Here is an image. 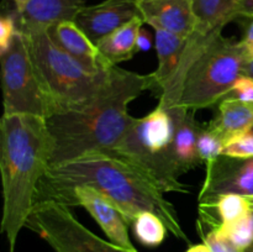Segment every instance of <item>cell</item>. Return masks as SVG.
Here are the masks:
<instances>
[{
  "instance_id": "8",
  "label": "cell",
  "mask_w": 253,
  "mask_h": 252,
  "mask_svg": "<svg viewBox=\"0 0 253 252\" xmlns=\"http://www.w3.org/2000/svg\"><path fill=\"white\" fill-rule=\"evenodd\" d=\"M26 226L37 232L54 252H138L103 240L86 229L69 207L53 199L37 202Z\"/></svg>"
},
{
  "instance_id": "38",
  "label": "cell",
  "mask_w": 253,
  "mask_h": 252,
  "mask_svg": "<svg viewBox=\"0 0 253 252\" xmlns=\"http://www.w3.org/2000/svg\"><path fill=\"white\" fill-rule=\"evenodd\" d=\"M136 1H137V2H140V1H143V0H136Z\"/></svg>"
},
{
  "instance_id": "9",
  "label": "cell",
  "mask_w": 253,
  "mask_h": 252,
  "mask_svg": "<svg viewBox=\"0 0 253 252\" xmlns=\"http://www.w3.org/2000/svg\"><path fill=\"white\" fill-rule=\"evenodd\" d=\"M241 1L242 0H194V30L185 40L184 49L175 73L158 95V105L161 108H169L188 69L215 40L221 36L224 27L239 17Z\"/></svg>"
},
{
  "instance_id": "6",
  "label": "cell",
  "mask_w": 253,
  "mask_h": 252,
  "mask_svg": "<svg viewBox=\"0 0 253 252\" xmlns=\"http://www.w3.org/2000/svg\"><path fill=\"white\" fill-rule=\"evenodd\" d=\"M247 59L241 41L221 35L192 64L168 109L194 111L211 108L232 93Z\"/></svg>"
},
{
  "instance_id": "33",
  "label": "cell",
  "mask_w": 253,
  "mask_h": 252,
  "mask_svg": "<svg viewBox=\"0 0 253 252\" xmlns=\"http://www.w3.org/2000/svg\"><path fill=\"white\" fill-rule=\"evenodd\" d=\"M31 1V0H14V4H15V11L16 12H21L22 10L26 7V5L29 4V2Z\"/></svg>"
},
{
  "instance_id": "30",
  "label": "cell",
  "mask_w": 253,
  "mask_h": 252,
  "mask_svg": "<svg viewBox=\"0 0 253 252\" xmlns=\"http://www.w3.org/2000/svg\"><path fill=\"white\" fill-rule=\"evenodd\" d=\"M240 16H253V0H242L239 9Z\"/></svg>"
},
{
  "instance_id": "27",
  "label": "cell",
  "mask_w": 253,
  "mask_h": 252,
  "mask_svg": "<svg viewBox=\"0 0 253 252\" xmlns=\"http://www.w3.org/2000/svg\"><path fill=\"white\" fill-rule=\"evenodd\" d=\"M232 93L245 101H253V78L241 76L235 83Z\"/></svg>"
},
{
  "instance_id": "19",
  "label": "cell",
  "mask_w": 253,
  "mask_h": 252,
  "mask_svg": "<svg viewBox=\"0 0 253 252\" xmlns=\"http://www.w3.org/2000/svg\"><path fill=\"white\" fill-rule=\"evenodd\" d=\"M143 24L142 17L136 16L96 43L106 66H119V63L128 61L138 52L137 37Z\"/></svg>"
},
{
  "instance_id": "24",
  "label": "cell",
  "mask_w": 253,
  "mask_h": 252,
  "mask_svg": "<svg viewBox=\"0 0 253 252\" xmlns=\"http://www.w3.org/2000/svg\"><path fill=\"white\" fill-rule=\"evenodd\" d=\"M222 156L230 158H239V160H247L253 158V135L251 132L244 133L225 145Z\"/></svg>"
},
{
  "instance_id": "7",
  "label": "cell",
  "mask_w": 253,
  "mask_h": 252,
  "mask_svg": "<svg viewBox=\"0 0 253 252\" xmlns=\"http://www.w3.org/2000/svg\"><path fill=\"white\" fill-rule=\"evenodd\" d=\"M1 59V85L4 95L2 115H36L47 119L51 114L48 99L37 73L29 40L19 30Z\"/></svg>"
},
{
  "instance_id": "11",
  "label": "cell",
  "mask_w": 253,
  "mask_h": 252,
  "mask_svg": "<svg viewBox=\"0 0 253 252\" xmlns=\"http://www.w3.org/2000/svg\"><path fill=\"white\" fill-rule=\"evenodd\" d=\"M205 179L200 189V205H208L224 194L253 197V158L239 160L220 156L205 165Z\"/></svg>"
},
{
  "instance_id": "21",
  "label": "cell",
  "mask_w": 253,
  "mask_h": 252,
  "mask_svg": "<svg viewBox=\"0 0 253 252\" xmlns=\"http://www.w3.org/2000/svg\"><path fill=\"white\" fill-rule=\"evenodd\" d=\"M135 236L143 246L157 247L165 241L167 226L158 215L151 211H142L135 217L132 224Z\"/></svg>"
},
{
  "instance_id": "5",
  "label": "cell",
  "mask_w": 253,
  "mask_h": 252,
  "mask_svg": "<svg viewBox=\"0 0 253 252\" xmlns=\"http://www.w3.org/2000/svg\"><path fill=\"white\" fill-rule=\"evenodd\" d=\"M25 35L29 40L42 88L48 99L49 116L88 103L108 78L111 67L99 72L89 71L59 48L52 41L48 31Z\"/></svg>"
},
{
  "instance_id": "26",
  "label": "cell",
  "mask_w": 253,
  "mask_h": 252,
  "mask_svg": "<svg viewBox=\"0 0 253 252\" xmlns=\"http://www.w3.org/2000/svg\"><path fill=\"white\" fill-rule=\"evenodd\" d=\"M19 31L15 12H9L0 17V52L5 51Z\"/></svg>"
},
{
  "instance_id": "37",
  "label": "cell",
  "mask_w": 253,
  "mask_h": 252,
  "mask_svg": "<svg viewBox=\"0 0 253 252\" xmlns=\"http://www.w3.org/2000/svg\"><path fill=\"white\" fill-rule=\"evenodd\" d=\"M250 132H251V133H252V135H253V127L251 128V131H250Z\"/></svg>"
},
{
  "instance_id": "25",
  "label": "cell",
  "mask_w": 253,
  "mask_h": 252,
  "mask_svg": "<svg viewBox=\"0 0 253 252\" xmlns=\"http://www.w3.org/2000/svg\"><path fill=\"white\" fill-rule=\"evenodd\" d=\"M203 239H204V244L209 247L211 252H246L239 249L229 237L225 236L216 227L205 230V232H203Z\"/></svg>"
},
{
  "instance_id": "20",
  "label": "cell",
  "mask_w": 253,
  "mask_h": 252,
  "mask_svg": "<svg viewBox=\"0 0 253 252\" xmlns=\"http://www.w3.org/2000/svg\"><path fill=\"white\" fill-rule=\"evenodd\" d=\"M199 209L211 210L216 212V225L230 224L251 212V204L247 197L240 194H224L217 197L212 203L208 205H200Z\"/></svg>"
},
{
  "instance_id": "2",
  "label": "cell",
  "mask_w": 253,
  "mask_h": 252,
  "mask_svg": "<svg viewBox=\"0 0 253 252\" xmlns=\"http://www.w3.org/2000/svg\"><path fill=\"white\" fill-rule=\"evenodd\" d=\"M83 185L103 194L118 208L128 225L140 212H155L173 236L189 242L177 210L166 199L165 193L135 166L109 153H94L49 167L41 182L37 202L56 199Z\"/></svg>"
},
{
  "instance_id": "35",
  "label": "cell",
  "mask_w": 253,
  "mask_h": 252,
  "mask_svg": "<svg viewBox=\"0 0 253 252\" xmlns=\"http://www.w3.org/2000/svg\"><path fill=\"white\" fill-rule=\"evenodd\" d=\"M251 221H252V227H253V209L251 210Z\"/></svg>"
},
{
  "instance_id": "18",
  "label": "cell",
  "mask_w": 253,
  "mask_h": 252,
  "mask_svg": "<svg viewBox=\"0 0 253 252\" xmlns=\"http://www.w3.org/2000/svg\"><path fill=\"white\" fill-rule=\"evenodd\" d=\"M155 30V46L158 64L156 71L152 72L151 76L153 79L152 90L160 95L166 85L169 83L173 74L175 73L187 39L166 30Z\"/></svg>"
},
{
  "instance_id": "1",
  "label": "cell",
  "mask_w": 253,
  "mask_h": 252,
  "mask_svg": "<svg viewBox=\"0 0 253 252\" xmlns=\"http://www.w3.org/2000/svg\"><path fill=\"white\" fill-rule=\"evenodd\" d=\"M152 89L151 74L111 67L106 81L88 103L46 119L52 140L49 167L115 147L135 119L128 114L130 103Z\"/></svg>"
},
{
  "instance_id": "4",
  "label": "cell",
  "mask_w": 253,
  "mask_h": 252,
  "mask_svg": "<svg viewBox=\"0 0 253 252\" xmlns=\"http://www.w3.org/2000/svg\"><path fill=\"white\" fill-rule=\"evenodd\" d=\"M174 120L170 110L157 105L143 118H135L123 140L109 153L126 161L145 173L163 193L187 194L189 188L180 182L173 160Z\"/></svg>"
},
{
  "instance_id": "29",
  "label": "cell",
  "mask_w": 253,
  "mask_h": 252,
  "mask_svg": "<svg viewBox=\"0 0 253 252\" xmlns=\"http://www.w3.org/2000/svg\"><path fill=\"white\" fill-rule=\"evenodd\" d=\"M151 47H152V39H151V35L148 34L146 30L141 29L137 37V51H148Z\"/></svg>"
},
{
  "instance_id": "12",
  "label": "cell",
  "mask_w": 253,
  "mask_h": 252,
  "mask_svg": "<svg viewBox=\"0 0 253 252\" xmlns=\"http://www.w3.org/2000/svg\"><path fill=\"white\" fill-rule=\"evenodd\" d=\"M136 16H141L136 0H104L99 4L84 6L74 22L96 44Z\"/></svg>"
},
{
  "instance_id": "36",
  "label": "cell",
  "mask_w": 253,
  "mask_h": 252,
  "mask_svg": "<svg viewBox=\"0 0 253 252\" xmlns=\"http://www.w3.org/2000/svg\"><path fill=\"white\" fill-rule=\"evenodd\" d=\"M246 252H253V246L250 247L249 250H246Z\"/></svg>"
},
{
  "instance_id": "17",
  "label": "cell",
  "mask_w": 253,
  "mask_h": 252,
  "mask_svg": "<svg viewBox=\"0 0 253 252\" xmlns=\"http://www.w3.org/2000/svg\"><path fill=\"white\" fill-rule=\"evenodd\" d=\"M208 127L216 133L224 145L232 138L244 135L253 127V101H245L236 96L222 99L215 118Z\"/></svg>"
},
{
  "instance_id": "31",
  "label": "cell",
  "mask_w": 253,
  "mask_h": 252,
  "mask_svg": "<svg viewBox=\"0 0 253 252\" xmlns=\"http://www.w3.org/2000/svg\"><path fill=\"white\" fill-rule=\"evenodd\" d=\"M241 76L251 77V78H253V58H247L246 59L244 67H242Z\"/></svg>"
},
{
  "instance_id": "28",
  "label": "cell",
  "mask_w": 253,
  "mask_h": 252,
  "mask_svg": "<svg viewBox=\"0 0 253 252\" xmlns=\"http://www.w3.org/2000/svg\"><path fill=\"white\" fill-rule=\"evenodd\" d=\"M245 19V32L241 43L246 51L247 58H253V16H240Z\"/></svg>"
},
{
  "instance_id": "14",
  "label": "cell",
  "mask_w": 253,
  "mask_h": 252,
  "mask_svg": "<svg viewBox=\"0 0 253 252\" xmlns=\"http://www.w3.org/2000/svg\"><path fill=\"white\" fill-rule=\"evenodd\" d=\"M84 0H31L21 12L15 11L17 27L24 34L47 31L62 21H74Z\"/></svg>"
},
{
  "instance_id": "32",
  "label": "cell",
  "mask_w": 253,
  "mask_h": 252,
  "mask_svg": "<svg viewBox=\"0 0 253 252\" xmlns=\"http://www.w3.org/2000/svg\"><path fill=\"white\" fill-rule=\"evenodd\" d=\"M185 252H211V251H210V249L205 244H200V245H193V246H190Z\"/></svg>"
},
{
  "instance_id": "34",
  "label": "cell",
  "mask_w": 253,
  "mask_h": 252,
  "mask_svg": "<svg viewBox=\"0 0 253 252\" xmlns=\"http://www.w3.org/2000/svg\"><path fill=\"white\" fill-rule=\"evenodd\" d=\"M250 200V204H251V209H253V197H247Z\"/></svg>"
},
{
  "instance_id": "3",
  "label": "cell",
  "mask_w": 253,
  "mask_h": 252,
  "mask_svg": "<svg viewBox=\"0 0 253 252\" xmlns=\"http://www.w3.org/2000/svg\"><path fill=\"white\" fill-rule=\"evenodd\" d=\"M52 140L47 121L36 115H2L0 173L2 183L1 232L14 252L17 237L34 210L40 187L51 166Z\"/></svg>"
},
{
  "instance_id": "22",
  "label": "cell",
  "mask_w": 253,
  "mask_h": 252,
  "mask_svg": "<svg viewBox=\"0 0 253 252\" xmlns=\"http://www.w3.org/2000/svg\"><path fill=\"white\" fill-rule=\"evenodd\" d=\"M216 227L226 237H229L239 249L249 250L253 246V227L251 221V212L241 219L230 224H220Z\"/></svg>"
},
{
  "instance_id": "13",
  "label": "cell",
  "mask_w": 253,
  "mask_h": 252,
  "mask_svg": "<svg viewBox=\"0 0 253 252\" xmlns=\"http://www.w3.org/2000/svg\"><path fill=\"white\" fill-rule=\"evenodd\" d=\"M194 0H143L137 2L145 24L187 39L194 30Z\"/></svg>"
},
{
  "instance_id": "15",
  "label": "cell",
  "mask_w": 253,
  "mask_h": 252,
  "mask_svg": "<svg viewBox=\"0 0 253 252\" xmlns=\"http://www.w3.org/2000/svg\"><path fill=\"white\" fill-rule=\"evenodd\" d=\"M52 41L66 53L83 64L89 71L99 72L113 66H106L96 44L74 21H62L49 27Z\"/></svg>"
},
{
  "instance_id": "10",
  "label": "cell",
  "mask_w": 253,
  "mask_h": 252,
  "mask_svg": "<svg viewBox=\"0 0 253 252\" xmlns=\"http://www.w3.org/2000/svg\"><path fill=\"white\" fill-rule=\"evenodd\" d=\"M56 202L67 207H82L98 222L110 242L128 250L137 251L131 242L127 231V221L118 208L111 204L103 194L90 187H76L57 197Z\"/></svg>"
},
{
  "instance_id": "23",
  "label": "cell",
  "mask_w": 253,
  "mask_h": 252,
  "mask_svg": "<svg viewBox=\"0 0 253 252\" xmlns=\"http://www.w3.org/2000/svg\"><path fill=\"white\" fill-rule=\"evenodd\" d=\"M198 153L203 163H210L222 156L224 142L209 127H203L198 136Z\"/></svg>"
},
{
  "instance_id": "16",
  "label": "cell",
  "mask_w": 253,
  "mask_h": 252,
  "mask_svg": "<svg viewBox=\"0 0 253 252\" xmlns=\"http://www.w3.org/2000/svg\"><path fill=\"white\" fill-rule=\"evenodd\" d=\"M170 110L174 120V138H173V160L180 175L202 165L198 153V136L203 126L195 119L194 111L182 108Z\"/></svg>"
}]
</instances>
